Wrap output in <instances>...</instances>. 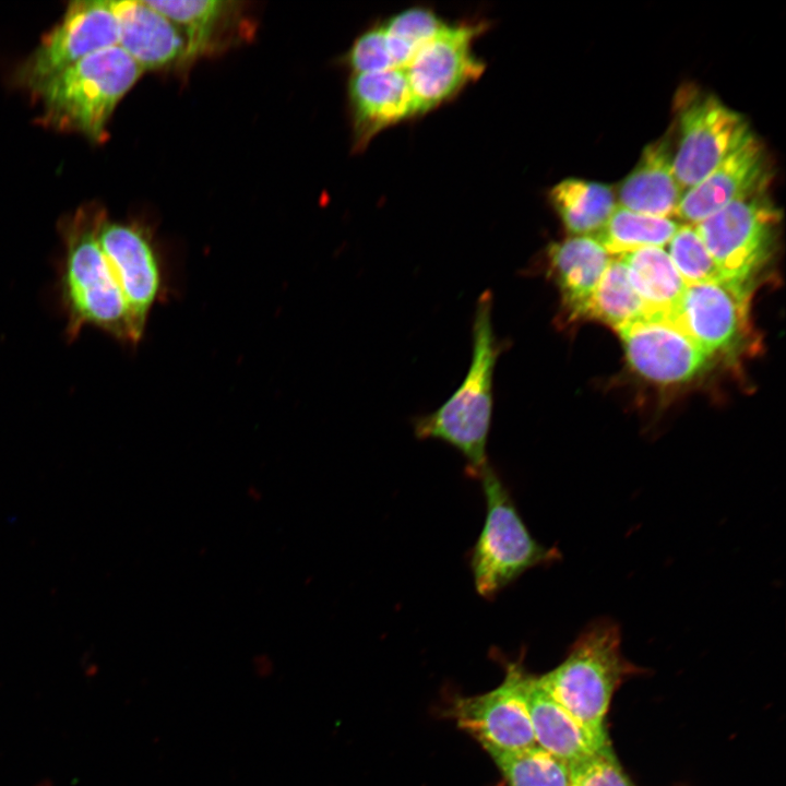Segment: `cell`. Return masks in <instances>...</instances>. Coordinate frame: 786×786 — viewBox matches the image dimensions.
<instances>
[{
    "label": "cell",
    "instance_id": "6da1fadb",
    "mask_svg": "<svg viewBox=\"0 0 786 786\" xmlns=\"http://www.w3.org/2000/svg\"><path fill=\"white\" fill-rule=\"evenodd\" d=\"M505 344L492 325V295L478 298L472 326V359L461 385L436 410L417 417L414 433L420 440H440L466 460V473L478 479L490 465L487 443L493 405V372Z\"/></svg>",
    "mask_w": 786,
    "mask_h": 786
},
{
    "label": "cell",
    "instance_id": "7a4b0ae2",
    "mask_svg": "<svg viewBox=\"0 0 786 786\" xmlns=\"http://www.w3.org/2000/svg\"><path fill=\"white\" fill-rule=\"evenodd\" d=\"M97 214L79 212L62 225L63 257L57 278L67 340L96 327L124 343H138L123 294L99 245Z\"/></svg>",
    "mask_w": 786,
    "mask_h": 786
},
{
    "label": "cell",
    "instance_id": "3957f363",
    "mask_svg": "<svg viewBox=\"0 0 786 786\" xmlns=\"http://www.w3.org/2000/svg\"><path fill=\"white\" fill-rule=\"evenodd\" d=\"M639 670L621 652V630L610 618L592 621L552 670L536 677L538 684L583 727L608 738L605 717L615 690Z\"/></svg>",
    "mask_w": 786,
    "mask_h": 786
},
{
    "label": "cell",
    "instance_id": "277c9868",
    "mask_svg": "<svg viewBox=\"0 0 786 786\" xmlns=\"http://www.w3.org/2000/svg\"><path fill=\"white\" fill-rule=\"evenodd\" d=\"M478 480L486 515L471 550L469 568L477 594L491 600L528 570L558 562L561 552L532 536L509 487L491 464Z\"/></svg>",
    "mask_w": 786,
    "mask_h": 786
},
{
    "label": "cell",
    "instance_id": "5b68a950",
    "mask_svg": "<svg viewBox=\"0 0 786 786\" xmlns=\"http://www.w3.org/2000/svg\"><path fill=\"white\" fill-rule=\"evenodd\" d=\"M143 71L122 48L114 46L85 57L35 92L51 124L99 141L115 107Z\"/></svg>",
    "mask_w": 786,
    "mask_h": 786
},
{
    "label": "cell",
    "instance_id": "8992f818",
    "mask_svg": "<svg viewBox=\"0 0 786 786\" xmlns=\"http://www.w3.org/2000/svg\"><path fill=\"white\" fill-rule=\"evenodd\" d=\"M779 221L765 187L694 226L724 278L753 282L772 254Z\"/></svg>",
    "mask_w": 786,
    "mask_h": 786
},
{
    "label": "cell",
    "instance_id": "52a82bcc",
    "mask_svg": "<svg viewBox=\"0 0 786 786\" xmlns=\"http://www.w3.org/2000/svg\"><path fill=\"white\" fill-rule=\"evenodd\" d=\"M679 140L674 169L683 193L705 178L752 133L742 115L712 94L678 96Z\"/></svg>",
    "mask_w": 786,
    "mask_h": 786
},
{
    "label": "cell",
    "instance_id": "ba28073f",
    "mask_svg": "<svg viewBox=\"0 0 786 786\" xmlns=\"http://www.w3.org/2000/svg\"><path fill=\"white\" fill-rule=\"evenodd\" d=\"M752 282L720 278L686 286L674 320L711 357H734L749 343Z\"/></svg>",
    "mask_w": 786,
    "mask_h": 786
},
{
    "label": "cell",
    "instance_id": "9c48e42d",
    "mask_svg": "<svg viewBox=\"0 0 786 786\" xmlns=\"http://www.w3.org/2000/svg\"><path fill=\"white\" fill-rule=\"evenodd\" d=\"M118 46L111 1L71 2L57 24L19 71V80L37 91L44 83L99 50Z\"/></svg>",
    "mask_w": 786,
    "mask_h": 786
},
{
    "label": "cell",
    "instance_id": "30bf717a",
    "mask_svg": "<svg viewBox=\"0 0 786 786\" xmlns=\"http://www.w3.org/2000/svg\"><path fill=\"white\" fill-rule=\"evenodd\" d=\"M484 27V23L445 24L406 64L403 70L416 115L442 105L481 75L485 64L472 47Z\"/></svg>",
    "mask_w": 786,
    "mask_h": 786
},
{
    "label": "cell",
    "instance_id": "8fae6325",
    "mask_svg": "<svg viewBox=\"0 0 786 786\" xmlns=\"http://www.w3.org/2000/svg\"><path fill=\"white\" fill-rule=\"evenodd\" d=\"M616 332L631 368L655 383L687 382L711 360L669 312H645Z\"/></svg>",
    "mask_w": 786,
    "mask_h": 786
},
{
    "label": "cell",
    "instance_id": "7c38bea8",
    "mask_svg": "<svg viewBox=\"0 0 786 786\" xmlns=\"http://www.w3.org/2000/svg\"><path fill=\"white\" fill-rule=\"evenodd\" d=\"M526 677L521 664L510 663L496 689L457 700L454 716L460 727L485 749L514 751L536 745L525 698Z\"/></svg>",
    "mask_w": 786,
    "mask_h": 786
},
{
    "label": "cell",
    "instance_id": "4fadbf2b",
    "mask_svg": "<svg viewBox=\"0 0 786 786\" xmlns=\"http://www.w3.org/2000/svg\"><path fill=\"white\" fill-rule=\"evenodd\" d=\"M99 245L126 299L134 330L141 338L162 289L160 264L148 236L131 224L100 218Z\"/></svg>",
    "mask_w": 786,
    "mask_h": 786
},
{
    "label": "cell",
    "instance_id": "5bb4252c",
    "mask_svg": "<svg viewBox=\"0 0 786 786\" xmlns=\"http://www.w3.org/2000/svg\"><path fill=\"white\" fill-rule=\"evenodd\" d=\"M770 177L765 148L751 133L705 178L684 191L676 217L695 225L737 199L767 187Z\"/></svg>",
    "mask_w": 786,
    "mask_h": 786
},
{
    "label": "cell",
    "instance_id": "9a60e30c",
    "mask_svg": "<svg viewBox=\"0 0 786 786\" xmlns=\"http://www.w3.org/2000/svg\"><path fill=\"white\" fill-rule=\"evenodd\" d=\"M348 90L355 140L359 147L383 129L416 116L403 69L354 73Z\"/></svg>",
    "mask_w": 786,
    "mask_h": 786
},
{
    "label": "cell",
    "instance_id": "2e32d148",
    "mask_svg": "<svg viewBox=\"0 0 786 786\" xmlns=\"http://www.w3.org/2000/svg\"><path fill=\"white\" fill-rule=\"evenodd\" d=\"M547 274L556 284L565 322L580 320L611 257L594 236H570L547 249Z\"/></svg>",
    "mask_w": 786,
    "mask_h": 786
},
{
    "label": "cell",
    "instance_id": "e0dca14e",
    "mask_svg": "<svg viewBox=\"0 0 786 786\" xmlns=\"http://www.w3.org/2000/svg\"><path fill=\"white\" fill-rule=\"evenodd\" d=\"M118 46L143 70L160 69L184 57L181 31L145 1H111Z\"/></svg>",
    "mask_w": 786,
    "mask_h": 786
},
{
    "label": "cell",
    "instance_id": "ac0fdd59",
    "mask_svg": "<svg viewBox=\"0 0 786 786\" xmlns=\"http://www.w3.org/2000/svg\"><path fill=\"white\" fill-rule=\"evenodd\" d=\"M683 194L675 169L674 152L667 138L650 143L618 189V205L658 217L676 216Z\"/></svg>",
    "mask_w": 786,
    "mask_h": 786
},
{
    "label": "cell",
    "instance_id": "d6986e66",
    "mask_svg": "<svg viewBox=\"0 0 786 786\" xmlns=\"http://www.w3.org/2000/svg\"><path fill=\"white\" fill-rule=\"evenodd\" d=\"M525 698L536 745L570 764L610 743L583 727L527 674Z\"/></svg>",
    "mask_w": 786,
    "mask_h": 786
},
{
    "label": "cell",
    "instance_id": "ffe728a7",
    "mask_svg": "<svg viewBox=\"0 0 786 786\" xmlns=\"http://www.w3.org/2000/svg\"><path fill=\"white\" fill-rule=\"evenodd\" d=\"M549 200L572 236H594L617 205L609 186L577 178H567L555 184Z\"/></svg>",
    "mask_w": 786,
    "mask_h": 786
},
{
    "label": "cell",
    "instance_id": "44dd1931",
    "mask_svg": "<svg viewBox=\"0 0 786 786\" xmlns=\"http://www.w3.org/2000/svg\"><path fill=\"white\" fill-rule=\"evenodd\" d=\"M619 258L645 312H669L677 306L687 284L664 248H642Z\"/></svg>",
    "mask_w": 786,
    "mask_h": 786
},
{
    "label": "cell",
    "instance_id": "7402d4cb",
    "mask_svg": "<svg viewBox=\"0 0 786 786\" xmlns=\"http://www.w3.org/2000/svg\"><path fill=\"white\" fill-rule=\"evenodd\" d=\"M679 226L669 217L645 215L617 204L594 237L610 257H620L642 248H663Z\"/></svg>",
    "mask_w": 786,
    "mask_h": 786
},
{
    "label": "cell",
    "instance_id": "603a6c76",
    "mask_svg": "<svg viewBox=\"0 0 786 786\" xmlns=\"http://www.w3.org/2000/svg\"><path fill=\"white\" fill-rule=\"evenodd\" d=\"M645 311L646 307L631 285L623 262L617 257L611 258L580 319L596 320L617 331Z\"/></svg>",
    "mask_w": 786,
    "mask_h": 786
},
{
    "label": "cell",
    "instance_id": "cb8c5ba5",
    "mask_svg": "<svg viewBox=\"0 0 786 786\" xmlns=\"http://www.w3.org/2000/svg\"><path fill=\"white\" fill-rule=\"evenodd\" d=\"M485 750L509 786H570L569 764L538 745L514 751Z\"/></svg>",
    "mask_w": 786,
    "mask_h": 786
},
{
    "label": "cell",
    "instance_id": "d4e9b609",
    "mask_svg": "<svg viewBox=\"0 0 786 786\" xmlns=\"http://www.w3.org/2000/svg\"><path fill=\"white\" fill-rule=\"evenodd\" d=\"M145 2L181 31L186 40L184 60L200 55L210 45L213 33L229 4L221 0H145Z\"/></svg>",
    "mask_w": 786,
    "mask_h": 786
},
{
    "label": "cell",
    "instance_id": "484cf974",
    "mask_svg": "<svg viewBox=\"0 0 786 786\" xmlns=\"http://www.w3.org/2000/svg\"><path fill=\"white\" fill-rule=\"evenodd\" d=\"M381 25L390 56L397 69H404L418 49L445 26L433 10L424 7L405 9Z\"/></svg>",
    "mask_w": 786,
    "mask_h": 786
},
{
    "label": "cell",
    "instance_id": "4316f807",
    "mask_svg": "<svg viewBox=\"0 0 786 786\" xmlns=\"http://www.w3.org/2000/svg\"><path fill=\"white\" fill-rule=\"evenodd\" d=\"M667 246V253L687 285L724 278L694 225L680 224Z\"/></svg>",
    "mask_w": 786,
    "mask_h": 786
},
{
    "label": "cell",
    "instance_id": "83f0119b",
    "mask_svg": "<svg viewBox=\"0 0 786 786\" xmlns=\"http://www.w3.org/2000/svg\"><path fill=\"white\" fill-rule=\"evenodd\" d=\"M570 786H635L617 760L610 743L569 764Z\"/></svg>",
    "mask_w": 786,
    "mask_h": 786
},
{
    "label": "cell",
    "instance_id": "f1b7e54d",
    "mask_svg": "<svg viewBox=\"0 0 786 786\" xmlns=\"http://www.w3.org/2000/svg\"><path fill=\"white\" fill-rule=\"evenodd\" d=\"M347 62L354 73L379 72L394 67L382 25L372 26L353 44Z\"/></svg>",
    "mask_w": 786,
    "mask_h": 786
},
{
    "label": "cell",
    "instance_id": "f546056e",
    "mask_svg": "<svg viewBox=\"0 0 786 786\" xmlns=\"http://www.w3.org/2000/svg\"><path fill=\"white\" fill-rule=\"evenodd\" d=\"M273 669L274 664L269 655L259 654L253 658V670L259 677L265 678L272 675Z\"/></svg>",
    "mask_w": 786,
    "mask_h": 786
}]
</instances>
